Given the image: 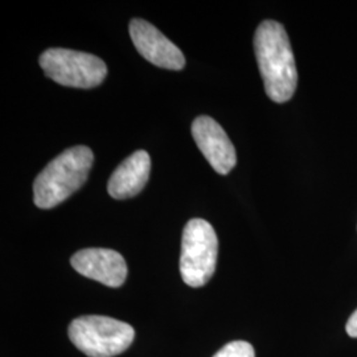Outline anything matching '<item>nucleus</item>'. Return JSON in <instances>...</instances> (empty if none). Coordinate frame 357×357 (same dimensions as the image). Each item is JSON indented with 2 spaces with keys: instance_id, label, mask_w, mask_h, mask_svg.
<instances>
[{
  "instance_id": "obj_1",
  "label": "nucleus",
  "mask_w": 357,
  "mask_h": 357,
  "mask_svg": "<svg viewBox=\"0 0 357 357\" xmlns=\"http://www.w3.org/2000/svg\"><path fill=\"white\" fill-rule=\"evenodd\" d=\"M255 51L268 98L287 102L296 90L298 72L286 29L274 20L262 22L255 31Z\"/></svg>"
},
{
  "instance_id": "obj_2",
  "label": "nucleus",
  "mask_w": 357,
  "mask_h": 357,
  "mask_svg": "<svg viewBox=\"0 0 357 357\" xmlns=\"http://www.w3.org/2000/svg\"><path fill=\"white\" fill-rule=\"evenodd\" d=\"M93 151L86 146L65 150L45 167L33 183V202L41 209L61 204L88 180Z\"/></svg>"
},
{
  "instance_id": "obj_3",
  "label": "nucleus",
  "mask_w": 357,
  "mask_h": 357,
  "mask_svg": "<svg viewBox=\"0 0 357 357\" xmlns=\"http://www.w3.org/2000/svg\"><path fill=\"white\" fill-rule=\"evenodd\" d=\"M69 339L89 357H114L125 352L135 337L134 328L121 320L86 315L69 324Z\"/></svg>"
},
{
  "instance_id": "obj_4",
  "label": "nucleus",
  "mask_w": 357,
  "mask_h": 357,
  "mask_svg": "<svg viewBox=\"0 0 357 357\" xmlns=\"http://www.w3.org/2000/svg\"><path fill=\"white\" fill-rule=\"evenodd\" d=\"M218 240L213 227L203 218L188 221L183 230L180 274L191 287H202L215 274Z\"/></svg>"
},
{
  "instance_id": "obj_5",
  "label": "nucleus",
  "mask_w": 357,
  "mask_h": 357,
  "mask_svg": "<svg viewBox=\"0 0 357 357\" xmlns=\"http://www.w3.org/2000/svg\"><path fill=\"white\" fill-rule=\"evenodd\" d=\"M38 63L51 79L69 88H96L107 75V66L100 57L72 50L51 48L40 56Z\"/></svg>"
},
{
  "instance_id": "obj_6",
  "label": "nucleus",
  "mask_w": 357,
  "mask_h": 357,
  "mask_svg": "<svg viewBox=\"0 0 357 357\" xmlns=\"http://www.w3.org/2000/svg\"><path fill=\"white\" fill-rule=\"evenodd\" d=\"M128 28L137 51L147 61L169 70H181L185 66L183 52L156 26L143 19H132Z\"/></svg>"
},
{
  "instance_id": "obj_7",
  "label": "nucleus",
  "mask_w": 357,
  "mask_h": 357,
  "mask_svg": "<svg viewBox=\"0 0 357 357\" xmlns=\"http://www.w3.org/2000/svg\"><path fill=\"white\" fill-rule=\"evenodd\" d=\"M192 135L217 174H229L237 163V153L224 128L213 118L202 115L192 123Z\"/></svg>"
},
{
  "instance_id": "obj_8",
  "label": "nucleus",
  "mask_w": 357,
  "mask_h": 357,
  "mask_svg": "<svg viewBox=\"0 0 357 357\" xmlns=\"http://www.w3.org/2000/svg\"><path fill=\"white\" fill-rule=\"evenodd\" d=\"M70 264L81 275L109 287H121L128 277L125 258L112 249L79 250L72 257Z\"/></svg>"
},
{
  "instance_id": "obj_9",
  "label": "nucleus",
  "mask_w": 357,
  "mask_h": 357,
  "mask_svg": "<svg viewBox=\"0 0 357 357\" xmlns=\"http://www.w3.org/2000/svg\"><path fill=\"white\" fill-rule=\"evenodd\" d=\"M151 171L150 155L139 150L130 155L115 168L109 178L107 191L116 200H125L137 196L146 187Z\"/></svg>"
},
{
  "instance_id": "obj_10",
  "label": "nucleus",
  "mask_w": 357,
  "mask_h": 357,
  "mask_svg": "<svg viewBox=\"0 0 357 357\" xmlns=\"http://www.w3.org/2000/svg\"><path fill=\"white\" fill-rule=\"evenodd\" d=\"M213 357H255L253 345L248 342H231L224 345Z\"/></svg>"
},
{
  "instance_id": "obj_11",
  "label": "nucleus",
  "mask_w": 357,
  "mask_h": 357,
  "mask_svg": "<svg viewBox=\"0 0 357 357\" xmlns=\"http://www.w3.org/2000/svg\"><path fill=\"white\" fill-rule=\"evenodd\" d=\"M345 330L351 337H357V310L349 317V319L347 321Z\"/></svg>"
}]
</instances>
